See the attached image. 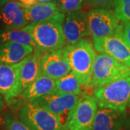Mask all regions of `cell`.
Listing matches in <instances>:
<instances>
[{"mask_svg": "<svg viewBox=\"0 0 130 130\" xmlns=\"http://www.w3.org/2000/svg\"><path fill=\"white\" fill-rule=\"evenodd\" d=\"M69 60L72 72L82 86L90 88L93 67L96 52L93 43L87 38H83L73 45H67Z\"/></svg>", "mask_w": 130, "mask_h": 130, "instance_id": "obj_1", "label": "cell"}, {"mask_svg": "<svg viewBox=\"0 0 130 130\" xmlns=\"http://www.w3.org/2000/svg\"><path fill=\"white\" fill-rule=\"evenodd\" d=\"M32 35L36 48L34 50L46 54L67 45L63 23L54 20L29 23L23 27Z\"/></svg>", "mask_w": 130, "mask_h": 130, "instance_id": "obj_2", "label": "cell"}, {"mask_svg": "<svg viewBox=\"0 0 130 130\" xmlns=\"http://www.w3.org/2000/svg\"><path fill=\"white\" fill-rule=\"evenodd\" d=\"M98 107L124 111L130 103V77L94 88Z\"/></svg>", "mask_w": 130, "mask_h": 130, "instance_id": "obj_3", "label": "cell"}, {"mask_svg": "<svg viewBox=\"0 0 130 130\" xmlns=\"http://www.w3.org/2000/svg\"><path fill=\"white\" fill-rule=\"evenodd\" d=\"M18 116L30 130H69L60 116L32 102L20 107Z\"/></svg>", "mask_w": 130, "mask_h": 130, "instance_id": "obj_4", "label": "cell"}, {"mask_svg": "<svg viewBox=\"0 0 130 130\" xmlns=\"http://www.w3.org/2000/svg\"><path fill=\"white\" fill-rule=\"evenodd\" d=\"M130 77V68L104 53L96 54L90 88H95Z\"/></svg>", "mask_w": 130, "mask_h": 130, "instance_id": "obj_5", "label": "cell"}, {"mask_svg": "<svg viewBox=\"0 0 130 130\" xmlns=\"http://www.w3.org/2000/svg\"><path fill=\"white\" fill-rule=\"evenodd\" d=\"M86 14L93 38L111 36L123 30V23L111 9H93Z\"/></svg>", "mask_w": 130, "mask_h": 130, "instance_id": "obj_6", "label": "cell"}, {"mask_svg": "<svg viewBox=\"0 0 130 130\" xmlns=\"http://www.w3.org/2000/svg\"><path fill=\"white\" fill-rule=\"evenodd\" d=\"M81 95L62 93L55 90L35 100L32 103L60 116L67 126L74 107Z\"/></svg>", "mask_w": 130, "mask_h": 130, "instance_id": "obj_7", "label": "cell"}, {"mask_svg": "<svg viewBox=\"0 0 130 130\" xmlns=\"http://www.w3.org/2000/svg\"><path fill=\"white\" fill-rule=\"evenodd\" d=\"M98 105L95 98L82 95L67 121L69 130H92Z\"/></svg>", "mask_w": 130, "mask_h": 130, "instance_id": "obj_8", "label": "cell"}, {"mask_svg": "<svg viewBox=\"0 0 130 130\" xmlns=\"http://www.w3.org/2000/svg\"><path fill=\"white\" fill-rule=\"evenodd\" d=\"M95 51L113 57L130 68V47L123 36V30L108 37L93 38Z\"/></svg>", "mask_w": 130, "mask_h": 130, "instance_id": "obj_9", "label": "cell"}, {"mask_svg": "<svg viewBox=\"0 0 130 130\" xmlns=\"http://www.w3.org/2000/svg\"><path fill=\"white\" fill-rule=\"evenodd\" d=\"M42 74L57 79L72 71L67 45L55 51L44 54L41 58Z\"/></svg>", "mask_w": 130, "mask_h": 130, "instance_id": "obj_10", "label": "cell"}, {"mask_svg": "<svg viewBox=\"0 0 130 130\" xmlns=\"http://www.w3.org/2000/svg\"><path fill=\"white\" fill-rule=\"evenodd\" d=\"M130 119L127 111H120L98 107L92 130H129Z\"/></svg>", "mask_w": 130, "mask_h": 130, "instance_id": "obj_11", "label": "cell"}, {"mask_svg": "<svg viewBox=\"0 0 130 130\" xmlns=\"http://www.w3.org/2000/svg\"><path fill=\"white\" fill-rule=\"evenodd\" d=\"M63 30L67 45H73L91 35L87 14L81 10L67 14L63 23Z\"/></svg>", "mask_w": 130, "mask_h": 130, "instance_id": "obj_12", "label": "cell"}, {"mask_svg": "<svg viewBox=\"0 0 130 130\" xmlns=\"http://www.w3.org/2000/svg\"><path fill=\"white\" fill-rule=\"evenodd\" d=\"M21 61L14 64H0V93L8 103L21 95L20 70Z\"/></svg>", "mask_w": 130, "mask_h": 130, "instance_id": "obj_13", "label": "cell"}, {"mask_svg": "<svg viewBox=\"0 0 130 130\" xmlns=\"http://www.w3.org/2000/svg\"><path fill=\"white\" fill-rule=\"evenodd\" d=\"M29 24L25 17V7L18 0H7L0 8V26L16 29Z\"/></svg>", "mask_w": 130, "mask_h": 130, "instance_id": "obj_14", "label": "cell"}, {"mask_svg": "<svg viewBox=\"0 0 130 130\" xmlns=\"http://www.w3.org/2000/svg\"><path fill=\"white\" fill-rule=\"evenodd\" d=\"M43 54L34 50L21 61L20 70V88L21 93L42 74L41 58Z\"/></svg>", "mask_w": 130, "mask_h": 130, "instance_id": "obj_15", "label": "cell"}, {"mask_svg": "<svg viewBox=\"0 0 130 130\" xmlns=\"http://www.w3.org/2000/svg\"><path fill=\"white\" fill-rule=\"evenodd\" d=\"M25 17L29 23L44 22L51 20L63 23L66 16L64 13L60 12L55 1L47 3L38 2L32 7L25 8Z\"/></svg>", "mask_w": 130, "mask_h": 130, "instance_id": "obj_16", "label": "cell"}, {"mask_svg": "<svg viewBox=\"0 0 130 130\" xmlns=\"http://www.w3.org/2000/svg\"><path fill=\"white\" fill-rule=\"evenodd\" d=\"M33 51L34 48L29 45L17 42L2 43H0V64H18Z\"/></svg>", "mask_w": 130, "mask_h": 130, "instance_id": "obj_17", "label": "cell"}, {"mask_svg": "<svg viewBox=\"0 0 130 130\" xmlns=\"http://www.w3.org/2000/svg\"><path fill=\"white\" fill-rule=\"evenodd\" d=\"M56 79L41 74L21 93L24 101L32 102L39 98L56 90Z\"/></svg>", "mask_w": 130, "mask_h": 130, "instance_id": "obj_18", "label": "cell"}, {"mask_svg": "<svg viewBox=\"0 0 130 130\" xmlns=\"http://www.w3.org/2000/svg\"><path fill=\"white\" fill-rule=\"evenodd\" d=\"M5 42H17L25 45H29L35 49L36 48V43L30 32L23 28L9 29H0V43Z\"/></svg>", "mask_w": 130, "mask_h": 130, "instance_id": "obj_19", "label": "cell"}, {"mask_svg": "<svg viewBox=\"0 0 130 130\" xmlns=\"http://www.w3.org/2000/svg\"><path fill=\"white\" fill-rule=\"evenodd\" d=\"M81 86L77 77L72 71L64 77L56 79V89L60 93L82 95L83 94Z\"/></svg>", "mask_w": 130, "mask_h": 130, "instance_id": "obj_20", "label": "cell"}, {"mask_svg": "<svg viewBox=\"0 0 130 130\" xmlns=\"http://www.w3.org/2000/svg\"><path fill=\"white\" fill-rule=\"evenodd\" d=\"M113 12L121 23L130 22V0H116Z\"/></svg>", "mask_w": 130, "mask_h": 130, "instance_id": "obj_21", "label": "cell"}, {"mask_svg": "<svg viewBox=\"0 0 130 130\" xmlns=\"http://www.w3.org/2000/svg\"><path fill=\"white\" fill-rule=\"evenodd\" d=\"M84 0H58L57 7L62 13L68 14L81 10Z\"/></svg>", "mask_w": 130, "mask_h": 130, "instance_id": "obj_22", "label": "cell"}, {"mask_svg": "<svg viewBox=\"0 0 130 130\" xmlns=\"http://www.w3.org/2000/svg\"><path fill=\"white\" fill-rule=\"evenodd\" d=\"M6 130H30L20 119H17L9 112H6L3 116Z\"/></svg>", "mask_w": 130, "mask_h": 130, "instance_id": "obj_23", "label": "cell"}, {"mask_svg": "<svg viewBox=\"0 0 130 130\" xmlns=\"http://www.w3.org/2000/svg\"><path fill=\"white\" fill-rule=\"evenodd\" d=\"M116 0H84L86 5L94 9H111Z\"/></svg>", "mask_w": 130, "mask_h": 130, "instance_id": "obj_24", "label": "cell"}, {"mask_svg": "<svg viewBox=\"0 0 130 130\" xmlns=\"http://www.w3.org/2000/svg\"><path fill=\"white\" fill-rule=\"evenodd\" d=\"M123 36L130 47V22L123 23Z\"/></svg>", "mask_w": 130, "mask_h": 130, "instance_id": "obj_25", "label": "cell"}, {"mask_svg": "<svg viewBox=\"0 0 130 130\" xmlns=\"http://www.w3.org/2000/svg\"><path fill=\"white\" fill-rule=\"evenodd\" d=\"M20 3H21L25 8L32 7L38 3V0H18Z\"/></svg>", "mask_w": 130, "mask_h": 130, "instance_id": "obj_26", "label": "cell"}, {"mask_svg": "<svg viewBox=\"0 0 130 130\" xmlns=\"http://www.w3.org/2000/svg\"><path fill=\"white\" fill-rule=\"evenodd\" d=\"M5 108V101H4V98L3 95L0 93V112L2 111V110Z\"/></svg>", "mask_w": 130, "mask_h": 130, "instance_id": "obj_27", "label": "cell"}, {"mask_svg": "<svg viewBox=\"0 0 130 130\" xmlns=\"http://www.w3.org/2000/svg\"><path fill=\"white\" fill-rule=\"evenodd\" d=\"M55 2V0H38V2L40 3H47V2Z\"/></svg>", "mask_w": 130, "mask_h": 130, "instance_id": "obj_28", "label": "cell"}, {"mask_svg": "<svg viewBox=\"0 0 130 130\" xmlns=\"http://www.w3.org/2000/svg\"><path fill=\"white\" fill-rule=\"evenodd\" d=\"M7 0H0V8L3 6V5H5V2H7Z\"/></svg>", "mask_w": 130, "mask_h": 130, "instance_id": "obj_29", "label": "cell"}, {"mask_svg": "<svg viewBox=\"0 0 130 130\" xmlns=\"http://www.w3.org/2000/svg\"><path fill=\"white\" fill-rule=\"evenodd\" d=\"M128 109H129V114H130V103L129 104V106H128V108H127Z\"/></svg>", "mask_w": 130, "mask_h": 130, "instance_id": "obj_30", "label": "cell"}]
</instances>
